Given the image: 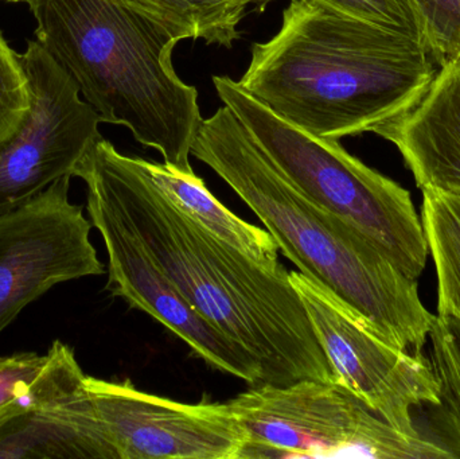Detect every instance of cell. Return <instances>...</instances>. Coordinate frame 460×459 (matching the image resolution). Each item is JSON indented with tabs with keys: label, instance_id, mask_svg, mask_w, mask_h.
I'll list each match as a JSON object with an SVG mask.
<instances>
[{
	"label": "cell",
	"instance_id": "20",
	"mask_svg": "<svg viewBox=\"0 0 460 459\" xmlns=\"http://www.w3.org/2000/svg\"><path fill=\"white\" fill-rule=\"evenodd\" d=\"M29 105V83L21 57L0 32V143L18 128Z\"/></svg>",
	"mask_w": 460,
	"mask_h": 459
},
{
	"label": "cell",
	"instance_id": "12",
	"mask_svg": "<svg viewBox=\"0 0 460 459\" xmlns=\"http://www.w3.org/2000/svg\"><path fill=\"white\" fill-rule=\"evenodd\" d=\"M375 134L396 146L421 191H460V62L438 67L418 104Z\"/></svg>",
	"mask_w": 460,
	"mask_h": 459
},
{
	"label": "cell",
	"instance_id": "9",
	"mask_svg": "<svg viewBox=\"0 0 460 459\" xmlns=\"http://www.w3.org/2000/svg\"><path fill=\"white\" fill-rule=\"evenodd\" d=\"M61 178L0 213V333L59 283L105 272L91 242V220Z\"/></svg>",
	"mask_w": 460,
	"mask_h": 459
},
{
	"label": "cell",
	"instance_id": "8",
	"mask_svg": "<svg viewBox=\"0 0 460 459\" xmlns=\"http://www.w3.org/2000/svg\"><path fill=\"white\" fill-rule=\"evenodd\" d=\"M29 83L30 105L18 128L0 143V213L37 196L75 170L102 123L72 78L38 40L19 54Z\"/></svg>",
	"mask_w": 460,
	"mask_h": 459
},
{
	"label": "cell",
	"instance_id": "1",
	"mask_svg": "<svg viewBox=\"0 0 460 459\" xmlns=\"http://www.w3.org/2000/svg\"><path fill=\"white\" fill-rule=\"evenodd\" d=\"M75 177L99 194L142 242L183 298L259 360L262 384L337 383L307 310L281 266H262L181 212L154 182L143 158L104 137Z\"/></svg>",
	"mask_w": 460,
	"mask_h": 459
},
{
	"label": "cell",
	"instance_id": "17",
	"mask_svg": "<svg viewBox=\"0 0 460 459\" xmlns=\"http://www.w3.org/2000/svg\"><path fill=\"white\" fill-rule=\"evenodd\" d=\"M421 223L438 278V315L460 325V191H423Z\"/></svg>",
	"mask_w": 460,
	"mask_h": 459
},
{
	"label": "cell",
	"instance_id": "21",
	"mask_svg": "<svg viewBox=\"0 0 460 459\" xmlns=\"http://www.w3.org/2000/svg\"><path fill=\"white\" fill-rule=\"evenodd\" d=\"M343 15L420 38L418 16L410 0H308ZM423 43V42H421Z\"/></svg>",
	"mask_w": 460,
	"mask_h": 459
},
{
	"label": "cell",
	"instance_id": "14",
	"mask_svg": "<svg viewBox=\"0 0 460 459\" xmlns=\"http://www.w3.org/2000/svg\"><path fill=\"white\" fill-rule=\"evenodd\" d=\"M143 164L170 201L202 229L256 263L278 266L279 247L270 232L230 212L196 172H180L164 162L158 163L143 159Z\"/></svg>",
	"mask_w": 460,
	"mask_h": 459
},
{
	"label": "cell",
	"instance_id": "22",
	"mask_svg": "<svg viewBox=\"0 0 460 459\" xmlns=\"http://www.w3.org/2000/svg\"><path fill=\"white\" fill-rule=\"evenodd\" d=\"M7 2H21V0H7Z\"/></svg>",
	"mask_w": 460,
	"mask_h": 459
},
{
	"label": "cell",
	"instance_id": "7",
	"mask_svg": "<svg viewBox=\"0 0 460 459\" xmlns=\"http://www.w3.org/2000/svg\"><path fill=\"white\" fill-rule=\"evenodd\" d=\"M337 383L348 388L392 428L421 438L413 422L419 407L439 403L431 361L383 339L329 288L302 272H289Z\"/></svg>",
	"mask_w": 460,
	"mask_h": 459
},
{
	"label": "cell",
	"instance_id": "3",
	"mask_svg": "<svg viewBox=\"0 0 460 459\" xmlns=\"http://www.w3.org/2000/svg\"><path fill=\"white\" fill-rule=\"evenodd\" d=\"M191 155L228 183L299 272L329 288L389 344L421 350L437 315L421 302L418 279L303 196L226 105L202 120Z\"/></svg>",
	"mask_w": 460,
	"mask_h": 459
},
{
	"label": "cell",
	"instance_id": "16",
	"mask_svg": "<svg viewBox=\"0 0 460 459\" xmlns=\"http://www.w3.org/2000/svg\"><path fill=\"white\" fill-rule=\"evenodd\" d=\"M175 40H204L232 48L238 24L249 13H262L272 0H123Z\"/></svg>",
	"mask_w": 460,
	"mask_h": 459
},
{
	"label": "cell",
	"instance_id": "11",
	"mask_svg": "<svg viewBox=\"0 0 460 459\" xmlns=\"http://www.w3.org/2000/svg\"><path fill=\"white\" fill-rule=\"evenodd\" d=\"M86 210L108 255L107 290L147 313L213 368L249 385L262 384V369L251 352L202 317L159 269L128 224L99 194L86 190Z\"/></svg>",
	"mask_w": 460,
	"mask_h": 459
},
{
	"label": "cell",
	"instance_id": "4",
	"mask_svg": "<svg viewBox=\"0 0 460 459\" xmlns=\"http://www.w3.org/2000/svg\"><path fill=\"white\" fill-rule=\"evenodd\" d=\"M38 42L72 78L102 123L124 126L164 163L194 172L199 91L178 77L180 40L123 0H24Z\"/></svg>",
	"mask_w": 460,
	"mask_h": 459
},
{
	"label": "cell",
	"instance_id": "2",
	"mask_svg": "<svg viewBox=\"0 0 460 459\" xmlns=\"http://www.w3.org/2000/svg\"><path fill=\"white\" fill-rule=\"evenodd\" d=\"M437 70L412 35L291 0L280 30L254 43L238 84L297 128L340 140L405 115Z\"/></svg>",
	"mask_w": 460,
	"mask_h": 459
},
{
	"label": "cell",
	"instance_id": "10",
	"mask_svg": "<svg viewBox=\"0 0 460 459\" xmlns=\"http://www.w3.org/2000/svg\"><path fill=\"white\" fill-rule=\"evenodd\" d=\"M85 393L118 459H240L245 433L226 403H181L88 375Z\"/></svg>",
	"mask_w": 460,
	"mask_h": 459
},
{
	"label": "cell",
	"instance_id": "6",
	"mask_svg": "<svg viewBox=\"0 0 460 459\" xmlns=\"http://www.w3.org/2000/svg\"><path fill=\"white\" fill-rule=\"evenodd\" d=\"M226 404L245 433L240 459L453 458L438 442L400 433L340 383L252 385Z\"/></svg>",
	"mask_w": 460,
	"mask_h": 459
},
{
	"label": "cell",
	"instance_id": "18",
	"mask_svg": "<svg viewBox=\"0 0 460 459\" xmlns=\"http://www.w3.org/2000/svg\"><path fill=\"white\" fill-rule=\"evenodd\" d=\"M432 369L439 384L434 422L440 441L453 458H460V325L437 315L431 333Z\"/></svg>",
	"mask_w": 460,
	"mask_h": 459
},
{
	"label": "cell",
	"instance_id": "5",
	"mask_svg": "<svg viewBox=\"0 0 460 459\" xmlns=\"http://www.w3.org/2000/svg\"><path fill=\"white\" fill-rule=\"evenodd\" d=\"M213 84L224 105L303 196L361 232L419 279L429 251L410 191L349 154L340 140L315 137L279 118L238 81L215 75Z\"/></svg>",
	"mask_w": 460,
	"mask_h": 459
},
{
	"label": "cell",
	"instance_id": "13",
	"mask_svg": "<svg viewBox=\"0 0 460 459\" xmlns=\"http://www.w3.org/2000/svg\"><path fill=\"white\" fill-rule=\"evenodd\" d=\"M86 379V377H85ZM0 459H118L83 391L0 422Z\"/></svg>",
	"mask_w": 460,
	"mask_h": 459
},
{
	"label": "cell",
	"instance_id": "19",
	"mask_svg": "<svg viewBox=\"0 0 460 459\" xmlns=\"http://www.w3.org/2000/svg\"><path fill=\"white\" fill-rule=\"evenodd\" d=\"M420 38L438 66L460 62V0H410Z\"/></svg>",
	"mask_w": 460,
	"mask_h": 459
},
{
	"label": "cell",
	"instance_id": "15",
	"mask_svg": "<svg viewBox=\"0 0 460 459\" xmlns=\"http://www.w3.org/2000/svg\"><path fill=\"white\" fill-rule=\"evenodd\" d=\"M85 377L75 352L61 341L54 342L46 355L0 357V422L22 410L75 398Z\"/></svg>",
	"mask_w": 460,
	"mask_h": 459
}]
</instances>
